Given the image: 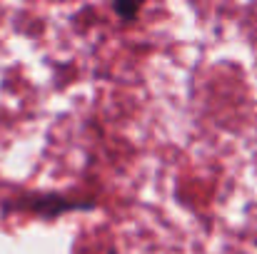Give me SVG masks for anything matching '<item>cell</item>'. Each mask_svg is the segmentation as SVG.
I'll use <instances>...</instances> for the list:
<instances>
[{
  "instance_id": "6da1fadb",
  "label": "cell",
  "mask_w": 257,
  "mask_h": 254,
  "mask_svg": "<svg viewBox=\"0 0 257 254\" xmlns=\"http://www.w3.org/2000/svg\"><path fill=\"white\" fill-rule=\"evenodd\" d=\"M92 207H95L92 202L78 204V202H70V199L58 197V194H43V197H35L30 202V209H35L43 217H58L63 212H70V209H92Z\"/></svg>"
},
{
  "instance_id": "7a4b0ae2",
  "label": "cell",
  "mask_w": 257,
  "mask_h": 254,
  "mask_svg": "<svg viewBox=\"0 0 257 254\" xmlns=\"http://www.w3.org/2000/svg\"><path fill=\"white\" fill-rule=\"evenodd\" d=\"M140 8H143L140 3H122V0H117V3L112 5V10H115L122 20H133V18L140 13Z\"/></svg>"
}]
</instances>
